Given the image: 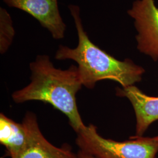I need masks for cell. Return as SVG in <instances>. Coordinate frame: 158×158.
<instances>
[{"instance_id": "3", "label": "cell", "mask_w": 158, "mask_h": 158, "mask_svg": "<svg viewBox=\"0 0 158 158\" xmlns=\"http://www.w3.org/2000/svg\"><path fill=\"white\" fill-rule=\"evenodd\" d=\"M76 134L79 149L98 158H156L158 153V139L154 137L135 135L128 141H114L100 135L93 124L85 125Z\"/></svg>"}, {"instance_id": "6", "label": "cell", "mask_w": 158, "mask_h": 158, "mask_svg": "<svg viewBox=\"0 0 158 158\" xmlns=\"http://www.w3.org/2000/svg\"><path fill=\"white\" fill-rule=\"evenodd\" d=\"M23 123L28 131L27 145L18 158H78L71 147L64 144L61 147L55 146L42 134L35 114L27 112Z\"/></svg>"}, {"instance_id": "8", "label": "cell", "mask_w": 158, "mask_h": 158, "mask_svg": "<svg viewBox=\"0 0 158 158\" xmlns=\"http://www.w3.org/2000/svg\"><path fill=\"white\" fill-rule=\"evenodd\" d=\"M28 129L22 122L19 123L0 114V143L6 149V156L18 158L27 145Z\"/></svg>"}, {"instance_id": "1", "label": "cell", "mask_w": 158, "mask_h": 158, "mask_svg": "<svg viewBox=\"0 0 158 158\" xmlns=\"http://www.w3.org/2000/svg\"><path fill=\"white\" fill-rule=\"evenodd\" d=\"M30 83L12 94L13 101L22 104L40 101L51 104L64 114L77 133L85 125L79 113L76 94L83 84L77 66L72 65L62 70L56 68L46 55H38L29 64Z\"/></svg>"}, {"instance_id": "11", "label": "cell", "mask_w": 158, "mask_h": 158, "mask_svg": "<svg viewBox=\"0 0 158 158\" xmlns=\"http://www.w3.org/2000/svg\"><path fill=\"white\" fill-rule=\"evenodd\" d=\"M155 139H158V136H155L154 137Z\"/></svg>"}, {"instance_id": "5", "label": "cell", "mask_w": 158, "mask_h": 158, "mask_svg": "<svg viewBox=\"0 0 158 158\" xmlns=\"http://www.w3.org/2000/svg\"><path fill=\"white\" fill-rule=\"evenodd\" d=\"M10 7L28 14L46 29L55 40L64 38L66 25L59 12L57 0H3Z\"/></svg>"}, {"instance_id": "10", "label": "cell", "mask_w": 158, "mask_h": 158, "mask_svg": "<svg viewBox=\"0 0 158 158\" xmlns=\"http://www.w3.org/2000/svg\"><path fill=\"white\" fill-rule=\"evenodd\" d=\"M77 156L78 158H98L96 157L95 156L91 155L90 153L85 152V151L79 149V151L77 152Z\"/></svg>"}, {"instance_id": "2", "label": "cell", "mask_w": 158, "mask_h": 158, "mask_svg": "<svg viewBox=\"0 0 158 158\" xmlns=\"http://www.w3.org/2000/svg\"><path fill=\"white\" fill-rule=\"evenodd\" d=\"M68 8L77 31L78 44L74 48L59 46L55 59L76 62L83 85L89 89H93L97 82L106 80L116 81L122 87L141 81L145 72L144 68L130 59H117L95 45L85 30L79 6L71 4Z\"/></svg>"}, {"instance_id": "4", "label": "cell", "mask_w": 158, "mask_h": 158, "mask_svg": "<svg viewBox=\"0 0 158 158\" xmlns=\"http://www.w3.org/2000/svg\"><path fill=\"white\" fill-rule=\"evenodd\" d=\"M127 14L134 20L138 50L158 61V7L155 0H135Z\"/></svg>"}, {"instance_id": "7", "label": "cell", "mask_w": 158, "mask_h": 158, "mask_svg": "<svg viewBox=\"0 0 158 158\" xmlns=\"http://www.w3.org/2000/svg\"><path fill=\"white\" fill-rule=\"evenodd\" d=\"M116 94L131 102L135 114V136H142L151 124L158 121V97L148 96L135 85L117 88Z\"/></svg>"}, {"instance_id": "9", "label": "cell", "mask_w": 158, "mask_h": 158, "mask_svg": "<svg viewBox=\"0 0 158 158\" xmlns=\"http://www.w3.org/2000/svg\"><path fill=\"white\" fill-rule=\"evenodd\" d=\"M13 21L5 8H0V53L4 54L12 44L15 36Z\"/></svg>"}]
</instances>
